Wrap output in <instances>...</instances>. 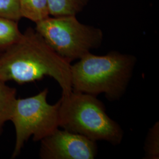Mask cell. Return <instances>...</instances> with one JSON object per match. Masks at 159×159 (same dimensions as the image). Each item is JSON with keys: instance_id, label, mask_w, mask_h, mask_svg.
Segmentation results:
<instances>
[{"instance_id": "obj_1", "label": "cell", "mask_w": 159, "mask_h": 159, "mask_svg": "<svg viewBox=\"0 0 159 159\" xmlns=\"http://www.w3.org/2000/svg\"><path fill=\"white\" fill-rule=\"evenodd\" d=\"M71 65L35 29L29 28L18 42L0 54V80L25 84L49 76L66 96L73 91Z\"/></svg>"}, {"instance_id": "obj_2", "label": "cell", "mask_w": 159, "mask_h": 159, "mask_svg": "<svg viewBox=\"0 0 159 159\" xmlns=\"http://www.w3.org/2000/svg\"><path fill=\"white\" fill-rule=\"evenodd\" d=\"M137 63L133 55L117 51L104 56L91 52L71 65L73 91L97 96L104 94L108 101L123 96Z\"/></svg>"}, {"instance_id": "obj_3", "label": "cell", "mask_w": 159, "mask_h": 159, "mask_svg": "<svg viewBox=\"0 0 159 159\" xmlns=\"http://www.w3.org/2000/svg\"><path fill=\"white\" fill-rule=\"evenodd\" d=\"M60 100V127L94 142L106 141L114 146L122 142V127L108 116L104 103L96 96L72 91Z\"/></svg>"}, {"instance_id": "obj_4", "label": "cell", "mask_w": 159, "mask_h": 159, "mask_svg": "<svg viewBox=\"0 0 159 159\" xmlns=\"http://www.w3.org/2000/svg\"><path fill=\"white\" fill-rule=\"evenodd\" d=\"M35 30L70 63L99 48L103 40L101 29L80 23L76 16L48 17L36 23Z\"/></svg>"}, {"instance_id": "obj_5", "label": "cell", "mask_w": 159, "mask_h": 159, "mask_svg": "<svg viewBox=\"0 0 159 159\" xmlns=\"http://www.w3.org/2000/svg\"><path fill=\"white\" fill-rule=\"evenodd\" d=\"M48 93L45 89L33 96L17 98L11 120L16 133L12 158L20 154L30 137L34 142L41 141L60 127V100L54 104L48 103Z\"/></svg>"}, {"instance_id": "obj_6", "label": "cell", "mask_w": 159, "mask_h": 159, "mask_svg": "<svg viewBox=\"0 0 159 159\" xmlns=\"http://www.w3.org/2000/svg\"><path fill=\"white\" fill-rule=\"evenodd\" d=\"M97 153L96 142L65 129L58 128L41 140L43 159H93Z\"/></svg>"}, {"instance_id": "obj_7", "label": "cell", "mask_w": 159, "mask_h": 159, "mask_svg": "<svg viewBox=\"0 0 159 159\" xmlns=\"http://www.w3.org/2000/svg\"><path fill=\"white\" fill-rule=\"evenodd\" d=\"M21 17L39 23L50 17L48 0H18Z\"/></svg>"}, {"instance_id": "obj_8", "label": "cell", "mask_w": 159, "mask_h": 159, "mask_svg": "<svg viewBox=\"0 0 159 159\" xmlns=\"http://www.w3.org/2000/svg\"><path fill=\"white\" fill-rule=\"evenodd\" d=\"M16 100V89L0 80V134L4 124L11 120Z\"/></svg>"}, {"instance_id": "obj_9", "label": "cell", "mask_w": 159, "mask_h": 159, "mask_svg": "<svg viewBox=\"0 0 159 159\" xmlns=\"http://www.w3.org/2000/svg\"><path fill=\"white\" fill-rule=\"evenodd\" d=\"M89 0H48L50 16L61 17L77 16L82 11Z\"/></svg>"}, {"instance_id": "obj_10", "label": "cell", "mask_w": 159, "mask_h": 159, "mask_svg": "<svg viewBox=\"0 0 159 159\" xmlns=\"http://www.w3.org/2000/svg\"><path fill=\"white\" fill-rule=\"evenodd\" d=\"M18 21L0 17V54L21 38Z\"/></svg>"}, {"instance_id": "obj_11", "label": "cell", "mask_w": 159, "mask_h": 159, "mask_svg": "<svg viewBox=\"0 0 159 159\" xmlns=\"http://www.w3.org/2000/svg\"><path fill=\"white\" fill-rule=\"evenodd\" d=\"M146 159H159V123L157 121L148 131L144 146Z\"/></svg>"}, {"instance_id": "obj_12", "label": "cell", "mask_w": 159, "mask_h": 159, "mask_svg": "<svg viewBox=\"0 0 159 159\" xmlns=\"http://www.w3.org/2000/svg\"><path fill=\"white\" fill-rule=\"evenodd\" d=\"M0 17L18 21L22 18L18 0H0Z\"/></svg>"}]
</instances>
